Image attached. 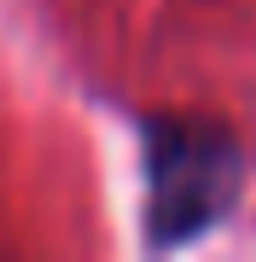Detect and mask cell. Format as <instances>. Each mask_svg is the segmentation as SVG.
<instances>
[{
  "mask_svg": "<svg viewBox=\"0 0 256 262\" xmlns=\"http://www.w3.org/2000/svg\"><path fill=\"white\" fill-rule=\"evenodd\" d=\"M146 187H152V245H192L233 210L245 187V158L233 134L204 122H152L146 128Z\"/></svg>",
  "mask_w": 256,
  "mask_h": 262,
  "instance_id": "cell-1",
  "label": "cell"
}]
</instances>
